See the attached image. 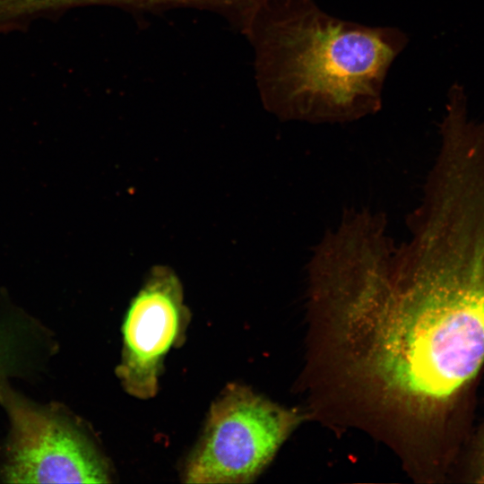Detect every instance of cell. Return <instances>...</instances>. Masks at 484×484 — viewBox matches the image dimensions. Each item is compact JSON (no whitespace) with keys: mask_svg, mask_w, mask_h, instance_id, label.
<instances>
[{"mask_svg":"<svg viewBox=\"0 0 484 484\" xmlns=\"http://www.w3.org/2000/svg\"><path fill=\"white\" fill-rule=\"evenodd\" d=\"M406 255L402 284L369 276L344 325L383 388L460 451L484 367V178L436 194Z\"/></svg>","mask_w":484,"mask_h":484,"instance_id":"obj_1","label":"cell"},{"mask_svg":"<svg viewBox=\"0 0 484 484\" xmlns=\"http://www.w3.org/2000/svg\"><path fill=\"white\" fill-rule=\"evenodd\" d=\"M266 104L287 117L351 118L375 110L402 34L331 17L310 0H271L247 28Z\"/></svg>","mask_w":484,"mask_h":484,"instance_id":"obj_2","label":"cell"},{"mask_svg":"<svg viewBox=\"0 0 484 484\" xmlns=\"http://www.w3.org/2000/svg\"><path fill=\"white\" fill-rule=\"evenodd\" d=\"M9 423L0 463L7 483H109L112 471L85 424L64 405L0 391Z\"/></svg>","mask_w":484,"mask_h":484,"instance_id":"obj_3","label":"cell"},{"mask_svg":"<svg viewBox=\"0 0 484 484\" xmlns=\"http://www.w3.org/2000/svg\"><path fill=\"white\" fill-rule=\"evenodd\" d=\"M301 415L229 384L211 405L184 471L186 483H248L269 464Z\"/></svg>","mask_w":484,"mask_h":484,"instance_id":"obj_4","label":"cell"},{"mask_svg":"<svg viewBox=\"0 0 484 484\" xmlns=\"http://www.w3.org/2000/svg\"><path fill=\"white\" fill-rule=\"evenodd\" d=\"M183 290L176 272L158 265L129 304L115 374L124 391L134 398L147 400L157 394L165 357L185 341L190 311Z\"/></svg>","mask_w":484,"mask_h":484,"instance_id":"obj_5","label":"cell"},{"mask_svg":"<svg viewBox=\"0 0 484 484\" xmlns=\"http://www.w3.org/2000/svg\"><path fill=\"white\" fill-rule=\"evenodd\" d=\"M107 4H200L218 6L240 15L246 27L252 22L258 12L271 0H103Z\"/></svg>","mask_w":484,"mask_h":484,"instance_id":"obj_6","label":"cell"},{"mask_svg":"<svg viewBox=\"0 0 484 484\" xmlns=\"http://www.w3.org/2000/svg\"><path fill=\"white\" fill-rule=\"evenodd\" d=\"M462 475L465 481L484 483V423L469 450Z\"/></svg>","mask_w":484,"mask_h":484,"instance_id":"obj_7","label":"cell"}]
</instances>
